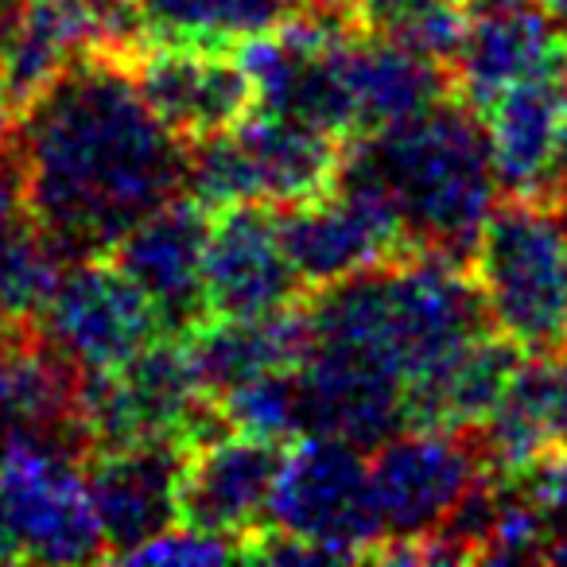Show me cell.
Returning <instances> with one entry per match:
<instances>
[{
	"mask_svg": "<svg viewBox=\"0 0 567 567\" xmlns=\"http://www.w3.org/2000/svg\"><path fill=\"white\" fill-rule=\"evenodd\" d=\"M28 198L74 257L110 252L187 187V148L148 110L125 59H79L20 110L12 133Z\"/></svg>",
	"mask_w": 567,
	"mask_h": 567,
	"instance_id": "6da1fadb",
	"label": "cell"
},
{
	"mask_svg": "<svg viewBox=\"0 0 567 567\" xmlns=\"http://www.w3.org/2000/svg\"><path fill=\"white\" fill-rule=\"evenodd\" d=\"M354 144L385 179L409 249L471 268L486 214L502 195L478 113L447 97L424 117L354 136Z\"/></svg>",
	"mask_w": 567,
	"mask_h": 567,
	"instance_id": "7a4b0ae2",
	"label": "cell"
},
{
	"mask_svg": "<svg viewBox=\"0 0 567 567\" xmlns=\"http://www.w3.org/2000/svg\"><path fill=\"white\" fill-rule=\"evenodd\" d=\"M471 276L494 331L525 354L567 342V210L556 198H497Z\"/></svg>",
	"mask_w": 567,
	"mask_h": 567,
	"instance_id": "3957f363",
	"label": "cell"
},
{
	"mask_svg": "<svg viewBox=\"0 0 567 567\" xmlns=\"http://www.w3.org/2000/svg\"><path fill=\"white\" fill-rule=\"evenodd\" d=\"M0 544L12 564L110 559L79 458L40 443L0 447Z\"/></svg>",
	"mask_w": 567,
	"mask_h": 567,
	"instance_id": "277c9868",
	"label": "cell"
},
{
	"mask_svg": "<svg viewBox=\"0 0 567 567\" xmlns=\"http://www.w3.org/2000/svg\"><path fill=\"white\" fill-rule=\"evenodd\" d=\"M268 525L323 544L339 564L370 559L385 540V525L373 502L370 458H362V447L331 435L292 440L272 489Z\"/></svg>",
	"mask_w": 567,
	"mask_h": 567,
	"instance_id": "5b68a950",
	"label": "cell"
},
{
	"mask_svg": "<svg viewBox=\"0 0 567 567\" xmlns=\"http://www.w3.org/2000/svg\"><path fill=\"white\" fill-rule=\"evenodd\" d=\"M148 40L136 0H24L0 40V71L17 110L51 86L79 59H133Z\"/></svg>",
	"mask_w": 567,
	"mask_h": 567,
	"instance_id": "8992f818",
	"label": "cell"
},
{
	"mask_svg": "<svg viewBox=\"0 0 567 567\" xmlns=\"http://www.w3.org/2000/svg\"><path fill=\"white\" fill-rule=\"evenodd\" d=\"M40 327L82 370H117L164 334L148 296L105 252L66 260Z\"/></svg>",
	"mask_w": 567,
	"mask_h": 567,
	"instance_id": "52a82bcc",
	"label": "cell"
},
{
	"mask_svg": "<svg viewBox=\"0 0 567 567\" xmlns=\"http://www.w3.org/2000/svg\"><path fill=\"white\" fill-rule=\"evenodd\" d=\"M489 474L474 427H401L370 455V486L389 536H427Z\"/></svg>",
	"mask_w": 567,
	"mask_h": 567,
	"instance_id": "ba28073f",
	"label": "cell"
},
{
	"mask_svg": "<svg viewBox=\"0 0 567 567\" xmlns=\"http://www.w3.org/2000/svg\"><path fill=\"white\" fill-rule=\"evenodd\" d=\"M128 71L148 110L183 144L229 133L257 110V86L234 48H203V43L148 35L128 59Z\"/></svg>",
	"mask_w": 567,
	"mask_h": 567,
	"instance_id": "9c48e42d",
	"label": "cell"
},
{
	"mask_svg": "<svg viewBox=\"0 0 567 567\" xmlns=\"http://www.w3.org/2000/svg\"><path fill=\"white\" fill-rule=\"evenodd\" d=\"M206 206L190 195L144 214L105 257L148 296L164 334H187L210 319L206 303V241H210Z\"/></svg>",
	"mask_w": 567,
	"mask_h": 567,
	"instance_id": "30bf717a",
	"label": "cell"
},
{
	"mask_svg": "<svg viewBox=\"0 0 567 567\" xmlns=\"http://www.w3.org/2000/svg\"><path fill=\"white\" fill-rule=\"evenodd\" d=\"M292 443L226 432L187 447L179 474V525L245 544L268 525L272 489Z\"/></svg>",
	"mask_w": 567,
	"mask_h": 567,
	"instance_id": "8fae6325",
	"label": "cell"
},
{
	"mask_svg": "<svg viewBox=\"0 0 567 567\" xmlns=\"http://www.w3.org/2000/svg\"><path fill=\"white\" fill-rule=\"evenodd\" d=\"M308 300L276 226V206L241 203L210 218L206 303L210 319H265Z\"/></svg>",
	"mask_w": 567,
	"mask_h": 567,
	"instance_id": "7c38bea8",
	"label": "cell"
},
{
	"mask_svg": "<svg viewBox=\"0 0 567 567\" xmlns=\"http://www.w3.org/2000/svg\"><path fill=\"white\" fill-rule=\"evenodd\" d=\"M183 458H187V447L179 443L97 447L82 458V474H86V489L110 559H125L152 536L179 525Z\"/></svg>",
	"mask_w": 567,
	"mask_h": 567,
	"instance_id": "4fadbf2b",
	"label": "cell"
},
{
	"mask_svg": "<svg viewBox=\"0 0 567 567\" xmlns=\"http://www.w3.org/2000/svg\"><path fill=\"white\" fill-rule=\"evenodd\" d=\"M296 378L303 435H331L373 451L404 427V381L385 365L334 350H311Z\"/></svg>",
	"mask_w": 567,
	"mask_h": 567,
	"instance_id": "5bb4252c",
	"label": "cell"
},
{
	"mask_svg": "<svg viewBox=\"0 0 567 567\" xmlns=\"http://www.w3.org/2000/svg\"><path fill=\"white\" fill-rule=\"evenodd\" d=\"M536 79H567V32L544 9L474 17L451 59L455 97L482 113L497 94Z\"/></svg>",
	"mask_w": 567,
	"mask_h": 567,
	"instance_id": "9a60e30c",
	"label": "cell"
},
{
	"mask_svg": "<svg viewBox=\"0 0 567 567\" xmlns=\"http://www.w3.org/2000/svg\"><path fill=\"white\" fill-rule=\"evenodd\" d=\"M334 59H339L350 102H354L358 136L409 125L440 102L455 97L447 63L420 55L389 35H350L334 48Z\"/></svg>",
	"mask_w": 567,
	"mask_h": 567,
	"instance_id": "2e32d148",
	"label": "cell"
},
{
	"mask_svg": "<svg viewBox=\"0 0 567 567\" xmlns=\"http://www.w3.org/2000/svg\"><path fill=\"white\" fill-rule=\"evenodd\" d=\"M474 435L497 478H513L536 458L567 451V342L520 358L509 389Z\"/></svg>",
	"mask_w": 567,
	"mask_h": 567,
	"instance_id": "e0dca14e",
	"label": "cell"
},
{
	"mask_svg": "<svg viewBox=\"0 0 567 567\" xmlns=\"http://www.w3.org/2000/svg\"><path fill=\"white\" fill-rule=\"evenodd\" d=\"M567 79H536L497 94L478 113L502 195L548 198L559 175Z\"/></svg>",
	"mask_w": 567,
	"mask_h": 567,
	"instance_id": "ac0fdd59",
	"label": "cell"
},
{
	"mask_svg": "<svg viewBox=\"0 0 567 567\" xmlns=\"http://www.w3.org/2000/svg\"><path fill=\"white\" fill-rule=\"evenodd\" d=\"M234 136L249 159L257 198L268 206H292L334 190L347 159V136H334L311 121L288 117V113L252 110Z\"/></svg>",
	"mask_w": 567,
	"mask_h": 567,
	"instance_id": "d6986e66",
	"label": "cell"
},
{
	"mask_svg": "<svg viewBox=\"0 0 567 567\" xmlns=\"http://www.w3.org/2000/svg\"><path fill=\"white\" fill-rule=\"evenodd\" d=\"M179 339L198 373V385L214 401L260 373L300 370L316 350V331L303 303L265 319H206Z\"/></svg>",
	"mask_w": 567,
	"mask_h": 567,
	"instance_id": "ffe728a7",
	"label": "cell"
},
{
	"mask_svg": "<svg viewBox=\"0 0 567 567\" xmlns=\"http://www.w3.org/2000/svg\"><path fill=\"white\" fill-rule=\"evenodd\" d=\"M517 365L520 347L489 327L455 358L404 385V427H478L497 409Z\"/></svg>",
	"mask_w": 567,
	"mask_h": 567,
	"instance_id": "44dd1931",
	"label": "cell"
},
{
	"mask_svg": "<svg viewBox=\"0 0 567 567\" xmlns=\"http://www.w3.org/2000/svg\"><path fill=\"white\" fill-rule=\"evenodd\" d=\"M152 40L237 48L292 17L296 0H136Z\"/></svg>",
	"mask_w": 567,
	"mask_h": 567,
	"instance_id": "7402d4cb",
	"label": "cell"
},
{
	"mask_svg": "<svg viewBox=\"0 0 567 567\" xmlns=\"http://www.w3.org/2000/svg\"><path fill=\"white\" fill-rule=\"evenodd\" d=\"M218 404L234 432L265 435V440H284V443H292L303 435L300 378H296V370H272V373H260V378L241 381L226 396H218Z\"/></svg>",
	"mask_w": 567,
	"mask_h": 567,
	"instance_id": "603a6c76",
	"label": "cell"
},
{
	"mask_svg": "<svg viewBox=\"0 0 567 567\" xmlns=\"http://www.w3.org/2000/svg\"><path fill=\"white\" fill-rule=\"evenodd\" d=\"M241 559V544L229 536L198 533L190 525H175L167 533L152 536L136 551H128L121 564H229Z\"/></svg>",
	"mask_w": 567,
	"mask_h": 567,
	"instance_id": "cb8c5ba5",
	"label": "cell"
},
{
	"mask_svg": "<svg viewBox=\"0 0 567 567\" xmlns=\"http://www.w3.org/2000/svg\"><path fill=\"white\" fill-rule=\"evenodd\" d=\"M447 4H463V0H358V17H362L365 32L393 40L424 17H432V12L447 9Z\"/></svg>",
	"mask_w": 567,
	"mask_h": 567,
	"instance_id": "d4e9b609",
	"label": "cell"
},
{
	"mask_svg": "<svg viewBox=\"0 0 567 567\" xmlns=\"http://www.w3.org/2000/svg\"><path fill=\"white\" fill-rule=\"evenodd\" d=\"M17 117H20L17 97H12L9 79H4V71H0V152L12 144V133H17Z\"/></svg>",
	"mask_w": 567,
	"mask_h": 567,
	"instance_id": "484cf974",
	"label": "cell"
},
{
	"mask_svg": "<svg viewBox=\"0 0 567 567\" xmlns=\"http://www.w3.org/2000/svg\"><path fill=\"white\" fill-rule=\"evenodd\" d=\"M528 4H540V0H463V9L471 17H497V12L528 9Z\"/></svg>",
	"mask_w": 567,
	"mask_h": 567,
	"instance_id": "4316f807",
	"label": "cell"
},
{
	"mask_svg": "<svg viewBox=\"0 0 567 567\" xmlns=\"http://www.w3.org/2000/svg\"><path fill=\"white\" fill-rule=\"evenodd\" d=\"M559 195H567V105H564V136H559V175L548 198H559Z\"/></svg>",
	"mask_w": 567,
	"mask_h": 567,
	"instance_id": "83f0119b",
	"label": "cell"
},
{
	"mask_svg": "<svg viewBox=\"0 0 567 567\" xmlns=\"http://www.w3.org/2000/svg\"><path fill=\"white\" fill-rule=\"evenodd\" d=\"M20 9H24V0H0V40L9 35V28L17 24Z\"/></svg>",
	"mask_w": 567,
	"mask_h": 567,
	"instance_id": "f1b7e54d",
	"label": "cell"
},
{
	"mask_svg": "<svg viewBox=\"0 0 567 567\" xmlns=\"http://www.w3.org/2000/svg\"><path fill=\"white\" fill-rule=\"evenodd\" d=\"M544 564H567V528H559L556 540L548 544V551H544Z\"/></svg>",
	"mask_w": 567,
	"mask_h": 567,
	"instance_id": "f546056e",
	"label": "cell"
},
{
	"mask_svg": "<svg viewBox=\"0 0 567 567\" xmlns=\"http://www.w3.org/2000/svg\"><path fill=\"white\" fill-rule=\"evenodd\" d=\"M540 9L567 32V0H540Z\"/></svg>",
	"mask_w": 567,
	"mask_h": 567,
	"instance_id": "4dcf8cb0",
	"label": "cell"
},
{
	"mask_svg": "<svg viewBox=\"0 0 567 567\" xmlns=\"http://www.w3.org/2000/svg\"><path fill=\"white\" fill-rule=\"evenodd\" d=\"M0 564H12V559H9V551H4V544H0Z\"/></svg>",
	"mask_w": 567,
	"mask_h": 567,
	"instance_id": "1f68e13d",
	"label": "cell"
}]
</instances>
